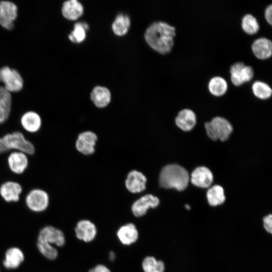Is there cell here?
<instances>
[{
    "instance_id": "39",
    "label": "cell",
    "mask_w": 272,
    "mask_h": 272,
    "mask_svg": "<svg viewBox=\"0 0 272 272\" xmlns=\"http://www.w3.org/2000/svg\"><path fill=\"white\" fill-rule=\"evenodd\" d=\"M88 272H94V271H93L92 268H91V269H90V270H89Z\"/></svg>"
},
{
    "instance_id": "32",
    "label": "cell",
    "mask_w": 272,
    "mask_h": 272,
    "mask_svg": "<svg viewBox=\"0 0 272 272\" xmlns=\"http://www.w3.org/2000/svg\"><path fill=\"white\" fill-rule=\"evenodd\" d=\"M254 74L253 68L250 65H245L241 72V77L244 82L250 80Z\"/></svg>"
},
{
    "instance_id": "38",
    "label": "cell",
    "mask_w": 272,
    "mask_h": 272,
    "mask_svg": "<svg viewBox=\"0 0 272 272\" xmlns=\"http://www.w3.org/2000/svg\"><path fill=\"white\" fill-rule=\"evenodd\" d=\"M185 207H186V208L187 210H189V209H190V207H189V206L188 205H185Z\"/></svg>"
},
{
    "instance_id": "10",
    "label": "cell",
    "mask_w": 272,
    "mask_h": 272,
    "mask_svg": "<svg viewBox=\"0 0 272 272\" xmlns=\"http://www.w3.org/2000/svg\"><path fill=\"white\" fill-rule=\"evenodd\" d=\"M17 16V8L14 3L8 1L0 2V25L3 27L12 29Z\"/></svg>"
},
{
    "instance_id": "37",
    "label": "cell",
    "mask_w": 272,
    "mask_h": 272,
    "mask_svg": "<svg viewBox=\"0 0 272 272\" xmlns=\"http://www.w3.org/2000/svg\"><path fill=\"white\" fill-rule=\"evenodd\" d=\"M116 256L114 252L111 251L109 254V258L110 260L113 261L115 259Z\"/></svg>"
},
{
    "instance_id": "19",
    "label": "cell",
    "mask_w": 272,
    "mask_h": 272,
    "mask_svg": "<svg viewBox=\"0 0 272 272\" xmlns=\"http://www.w3.org/2000/svg\"><path fill=\"white\" fill-rule=\"evenodd\" d=\"M8 164L10 169L16 174L22 173L28 166V158L26 154L16 151L9 156Z\"/></svg>"
},
{
    "instance_id": "6",
    "label": "cell",
    "mask_w": 272,
    "mask_h": 272,
    "mask_svg": "<svg viewBox=\"0 0 272 272\" xmlns=\"http://www.w3.org/2000/svg\"><path fill=\"white\" fill-rule=\"evenodd\" d=\"M25 202L28 208L31 211L40 213L47 208L49 205V196L43 190L33 189L26 196Z\"/></svg>"
},
{
    "instance_id": "15",
    "label": "cell",
    "mask_w": 272,
    "mask_h": 272,
    "mask_svg": "<svg viewBox=\"0 0 272 272\" xmlns=\"http://www.w3.org/2000/svg\"><path fill=\"white\" fill-rule=\"evenodd\" d=\"M146 182V177L143 173L136 170H132L127 175L125 185L130 192L138 193L145 189Z\"/></svg>"
},
{
    "instance_id": "1",
    "label": "cell",
    "mask_w": 272,
    "mask_h": 272,
    "mask_svg": "<svg viewBox=\"0 0 272 272\" xmlns=\"http://www.w3.org/2000/svg\"><path fill=\"white\" fill-rule=\"evenodd\" d=\"M175 28L167 23L157 21L147 29L145 38L153 49L162 54L169 52L173 46Z\"/></svg>"
},
{
    "instance_id": "4",
    "label": "cell",
    "mask_w": 272,
    "mask_h": 272,
    "mask_svg": "<svg viewBox=\"0 0 272 272\" xmlns=\"http://www.w3.org/2000/svg\"><path fill=\"white\" fill-rule=\"evenodd\" d=\"M205 128L208 137L214 141L218 139L222 141L227 140L233 130L231 123L220 116L215 117L210 122H206Z\"/></svg>"
},
{
    "instance_id": "23",
    "label": "cell",
    "mask_w": 272,
    "mask_h": 272,
    "mask_svg": "<svg viewBox=\"0 0 272 272\" xmlns=\"http://www.w3.org/2000/svg\"><path fill=\"white\" fill-rule=\"evenodd\" d=\"M11 106L10 92L0 87V124L5 122L10 115Z\"/></svg>"
},
{
    "instance_id": "5",
    "label": "cell",
    "mask_w": 272,
    "mask_h": 272,
    "mask_svg": "<svg viewBox=\"0 0 272 272\" xmlns=\"http://www.w3.org/2000/svg\"><path fill=\"white\" fill-rule=\"evenodd\" d=\"M8 150L14 149L25 154H33L35 149L33 145L26 140L23 134L19 131L8 133L2 138Z\"/></svg>"
},
{
    "instance_id": "34",
    "label": "cell",
    "mask_w": 272,
    "mask_h": 272,
    "mask_svg": "<svg viewBox=\"0 0 272 272\" xmlns=\"http://www.w3.org/2000/svg\"><path fill=\"white\" fill-rule=\"evenodd\" d=\"M264 17L266 21L269 24L272 23V5H269L266 7L264 11Z\"/></svg>"
},
{
    "instance_id": "7",
    "label": "cell",
    "mask_w": 272,
    "mask_h": 272,
    "mask_svg": "<svg viewBox=\"0 0 272 272\" xmlns=\"http://www.w3.org/2000/svg\"><path fill=\"white\" fill-rule=\"evenodd\" d=\"M0 81L4 84V88L10 92L20 91L23 85V79L19 73L7 66L0 69Z\"/></svg>"
},
{
    "instance_id": "20",
    "label": "cell",
    "mask_w": 272,
    "mask_h": 272,
    "mask_svg": "<svg viewBox=\"0 0 272 272\" xmlns=\"http://www.w3.org/2000/svg\"><path fill=\"white\" fill-rule=\"evenodd\" d=\"M83 13L82 5L77 0H70L65 2L62 8V14L67 19L75 20Z\"/></svg>"
},
{
    "instance_id": "13",
    "label": "cell",
    "mask_w": 272,
    "mask_h": 272,
    "mask_svg": "<svg viewBox=\"0 0 272 272\" xmlns=\"http://www.w3.org/2000/svg\"><path fill=\"white\" fill-rule=\"evenodd\" d=\"M97 139L93 132L85 131L80 133L76 142L77 149L85 155H90L94 151V146Z\"/></svg>"
},
{
    "instance_id": "30",
    "label": "cell",
    "mask_w": 272,
    "mask_h": 272,
    "mask_svg": "<svg viewBox=\"0 0 272 272\" xmlns=\"http://www.w3.org/2000/svg\"><path fill=\"white\" fill-rule=\"evenodd\" d=\"M241 26L243 30L248 34H254L259 28L257 19L250 14H247L243 17Z\"/></svg>"
},
{
    "instance_id": "36",
    "label": "cell",
    "mask_w": 272,
    "mask_h": 272,
    "mask_svg": "<svg viewBox=\"0 0 272 272\" xmlns=\"http://www.w3.org/2000/svg\"><path fill=\"white\" fill-rule=\"evenodd\" d=\"M8 151V150L6 147L3 139L0 138V154L4 153Z\"/></svg>"
},
{
    "instance_id": "33",
    "label": "cell",
    "mask_w": 272,
    "mask_h": 272,
    "mask_svg": "<svg viewBox=\"0 0 272 272\" xmlns=\"http://www.w3.org/2000/svg\"><path fill=\"white\" fill-rule=\"evenodd\" d=\"M263 227L268 233H272V215L271 214L264 216L262 219Z\"/></svg>"
},
{
    "instance_id": "24",
    "label": "cell",
    "mask_w": 272,
    "mask_h": 272,
    "mask_svg": "<svg viewBox=\"0 0 272 272\" xmlns=\"http://www.w3.org/2000/svg\"><path fill=\"white\" fill-rule=\"evenodd\" d=\"M207 197L209 205L213 207L223 204L226 199L223 187L218 185L212 186L208 190Z\"/></svg>"
},
{
    "instance_id": "12",
    "label": "cell",
    "mask_w": 272,
    "mask_h": 272,
    "mask_svg": "<svg viewBox=\"0 0 272 272\" xmlns=\"http://www.w3.org/2000/svg\"><path fill=\"white\" fill-rule=\"evenodd\" d=\"M25 255L21 249L13 246L7 249L3 260L4 267L9 270L18 268L24 262Z\"/></svg>"
},
{
    "instance_id": "11",
    "label": "cell",
    "mask_w": 272,
    "mask_h": 272,
    "mask_svg": "<svg viewBox=\"0 0 272 272\" xmlns=\"http://www.w3.org/2000/svg\"><path fill=\"white\" fill-rule=\"evenodd\" d=\"M116 236L122 245L129 246L137 241L139 233L134 224L128 223L119 227L116 232Z\"/></svg>"
},
{
    "instance_id": "21",
    "label": "cell",
    "mask_w": 272,
    "mask_h": 272,
    "mask_svg": "<svg viewBox=\"0 0 272 272\" xmlns=\"http://www.w3.org/2000/svg\"><path fill=\"white\" fill-rule=\"evenodd\" d=\"M21 122L23 127L30 132L37 131L41 125L40 117L33 111L25 113L21 117Z\"/></svg>"
},
{
    "instance_id": "22",
    "label": "cell",
    "mask_w": 272,
    "mask_h": 272,
    "mask_svg": "<svg viewBox=\"0 0 272 272\" xmlns=\"http://www.w3.org/2000/svg\"><path fill=\"white\" fill-rule=\"evenodd\" d=\"M91 98L97 107H104L110 101V92L105 87L97 86L93 89L91 94Z\"/></svg>"
},
{
    "instance_id": "14",
    "label": "cell",
    "mask_w": 272,
    "mask_h": 272,
    "mask_svg": "<svg viewBox=\"0 0 272 272\" xmlns=\"http://www.w3.org/2000/svg\"><path fill=\"white\" fill-rule=\"evenodd\" d=\"M213 181V175L211 170L204 166L195 168L191 173L192 183L199 187H209Z\"/></svg>"
},
{
    "instance_id": "2",
    "label": "cell",
    "mask_w": 272,
    "mask_h": 272,
    "mask_svg": "<svg viewBox=\"0 0 272 272\" xmlns=\"http://www.w3.org/2000/svg\"><path fill=\"white\" fill-rule=\"evenodd\" d=\"M189 176L186 170L177 164H170L161 170L159 183L165 188H175L181 191L187 186Z\"/></svg>"
},
{
    "instance_id": "27",
    "label": "cell",
    "mask_w": 272,
    "mask_h": 272,
    "mask_svg": "<svg viewBox=\"0 0 272 272\" xmlns=\"http://www.w3.org/2000/svg\"><path fill=\"white\" fill-rule=\"evenodd\" d=\"M130 24V19L127 16L119 14L112 24L113 32L118 36L124 35L127 32Z\"/></svg>"
},
{
    "instance_id": "35",
    "label": "cell",
    "mask_w": 272,
    "mask_h": 272,
    "mask_svg": "<svg viewBox=\"0 0 272 272\" xmlns=\"http://www.w3.org/2000/svg\"><path fill=\"white\" fill-rule=\"evenodd\" d=\"M92 269L94 272H111L110 269L105 265L98 264L95 265Z\"/></svg>"
},
{
    "instance_id": "8",
    "label": "cell",
    "mask_w": 272,
    "mask_h": 272,
    "mask_svg": "<svg viewBox=\"0 0 272 272\" xmlns=\"http://www.w3.org/2000/svg\"><path fill=\"white\" fill-rule=\"evenodd\" d=\"M76 237L83 242L88 243L93 241L97 234V229L92 221L83 219L79 221L75 228Z\"/></svg>"
},
{
    "instance_id": "17",
    "label": "cell",
    "mask_w": 272,
    "mask_h": 272,
    "mask_svg": "<svg viewBox=\"0 0 272 272\" xmlns=\"http://www.w3.org/2000/svg\"><path fill=\"white\" fill-rule=\"evenodd\" d=\"M252 50L257 57L260 59L267 58L272 54L271 41L266 37H259L253 42Z\"/></svg>"
},
{
    "instance_id": "25",
    "label": "cell",
    "mask_w": 272,
    "mask_h": 272,
    "mask_svg": "<svg viewBox=\"0 0 272 272\" xmlns=\"http://www.w3.org/2000/svg\"><path fill=\"white\" fill-rule=\"evenodd\" d=\"M142 267L144 272H164L165 270L164 262L153 256H147L143 259Z\"/></svg>"
},
{
    "instance_id": "18",
    "label": "cell",
    "mask_w": 272,
    "mask_h": 272,
    "mask_svg": "<svg viewBox=\"0 0 272 272\" xmlns=\"http://www.w3.org/2000/svg\"><path fill=\"white\" fill-rule=\"evenodd\" d=\"M194 112L189 109H183L178 113L175 119L176 125L181 129L187 131L191 130L196 124Z\"/></svg>"
},
{
    "instance_id": "9",
    "label": "cell",
    "mask_w": 272,
    "mask_h": 272,
    "mask_svg": "<svg viewBox=\"0 0 272 272\" xmlns=\"http://www.w3.org/2000/svg\"><path fill=\"white\" fill-rule=\"evenodd\" d=\"M159 198L151 194H146L135 201L131 206V211L135 217H141L146 214L150 208L157 207Z\"/></svg>"
},
{
    "instance_id": "31",
    "label": "cell",
    "mask_w": 272,
    "mask_h": 272,
    "mask_svg": "<svg viewBox=\"0 0 272 272\" xmlns=\"http://www.w3.org/2000/svg\"><path fill=\"white\" fill-rule=\"evenodd\" d=\"M242 61H238L231 65L230 69L231 80L235 85H240L243 83L241 77V72L245 65Z\"/></svg>"
},
{
    "instance_id": "28",
    "label": "cell",
    "mask_w": 272,
    "mask_h": 272,
    "mask_svg": "<svg viewBox=\"0 0 272 272\" xmlns=\"http://www.w3.org/2000/svg\"><path fill=\"white\" fill-rule=\"evenodd\" d=\"M252 89L254 94L259 98L266 99L272 94V89L266 83L261 81H256L252 85Z\"/></svg>"
},
{
    "instance_id": "29",
    "label": "cell",
    "mask_w": 272,
    "mask_h": 272,
    "mask_svg": "<svg viewBox=\"0 0 272 272\" xmlns=\"http://www.w3.org/2000/svg\"><path fill=\"white\" fill-rule=\"evenodd\" d=\"M88 25L84 22H78L74 25V30L69 37L74 43H80L86 38V31L88 29Z\"/></svg>"
},
{
    "instance_id": "16",
    "label": "cell",
    "mask_w": 272,
    "mask_h": 272,
    "mask_svg": "<svg viewBox=\"0 0 272 272\" xmlns=\"http://www.w3.org/2000/svg\"><path fill=\"white\" fill-rule=\"evenodd\" d=\"M22 191L20 184L13 181L3 183L0 187V194L7 202H16L19 200Z\"/></svg>"
},
{
    "instance_id": "3",
    "label": "cell",
    "mask_w": 272,
    "mask_h": 272,
    "mask_svg": "<svg viewBox=\"0 0 272 272\" xmlns=\"http://www.w3.org/2000/svg\"><path fill=\"white\" fill-rule=\"evenodd\" d=\"M65 241L64 234L61 230L51 225H47L39 231L36 246L38 250L48 251L56 247L63 246Z\"/></svg>"
},
{
    "instance_id": "26",
    "label": "cell",
    "mask_w": 272,
    "mask_h": 272,
    "mask_svg": "<svg viewBox=\"0 0 272 272\" xmlns=\"http://www.w3.org/2000/svg\"><path fill=\"white\" fill-rule=\"evenodd\" d=\"M210 92L216 96L223 95L227 91L228 84L226 80L221 76H215L211 79L208 84Z\"/></svg>"
}]
</instances>
